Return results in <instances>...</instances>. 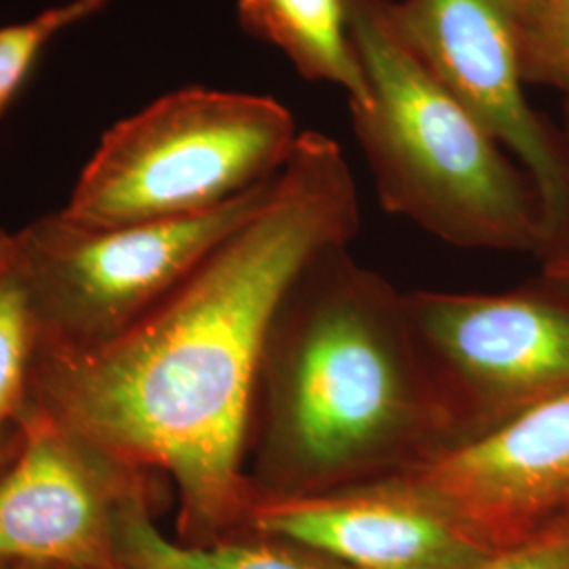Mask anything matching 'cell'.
Listing matches in <instances>:
<instances>
[{"label": "cell", "instance_id": "4fadbf2b", "mask_svg": "<svg viewBox=\"0 0 569 569\" xmlns=\"http://www.w3.org/2000/svg\"><path fill=\"white\" fill-rule=\"evenodd\" d=\"M39 317L13 232L0 230V425L20 422L30 409Z\"/></svg>", "mask_w": 569, "mask_h": 569}, {"label": "cell", "instance_id": "8fae6325", "mask_svg": "<svg viewBox=\"0 0 569 569\" xmlns=\"http://www.w3.org/2000/svg\"><path fill=\"white\" fill-rule=\"evenodd\" d=\"M150 477L129 489L114 510L112 545L119 569H350L321 552L258 533L211 545L169 540L152 521Z\"/></svg>", "mask_w": 569, "mask_h": 569}, {"label": "cell", "instance_id": "e0dca14e", "mask_svg": "<svg viewBox=\"0 0 569 569\" xmlns=\"http://www.w3.org/2000/svg\"><path fill=\"white\" fill-rule=\"evenodd\" d=\"M542 281L569 293V239L542 258Z\"/></svg>", "mask_w": 569, "mask_h": 569}, {"label": "cell", "instance_id": "ba28073f", "mask_svg": "<svg viewBox=\"0 0 569 569\" xmlns=\"http://www.w3.org/2000/svg\"><path fill=\"white\" fill-rule=\"evenodd\" d=\"M491 550L569 517V395L432 456L403 475Z\"/></svg>", "mask_w": 569, "mask_h": 569}, {"label": "cell", "instance_id": "7a4b0ae2", "mask_svg": "<svg viewBox=\"0 0 569 569\" xmlns=\"http://www.w3.org/2000/svg\"><path fill=\"white\" fill-rule=\"evenodd\" d=\"M251 437L256 493L302 496L403 475L465 428L406 293L340 247L274 319Z\"/></svg>", "mask_w": 569, "mask_h": 569}, {"label": "cell", "instance_id": "7402d4cb", "mask_svg": "<svg viewBox=\"0 0 569 569\" xmlns=\"http://www.w3.org/2000/svg\"><path fill=\"white\" fill-rule=\"evenodd\" d=\"M568 519H569V517H568ZM563 521H566V519H563Z\"/></svg>", "mask_w": 569, "mask_h": 569}, {"label": "cell", "instance_id": "2e32d148", "mask_svg": "<svg viewBox=\"0 0 569 569\" xmlns=\"http://www.w3.org/2000/svg\"><path fill=\"white\" fill-rule=\"evenodd\" d=\"M475 569H569V519L496 550Z\"/></svg>", "mask_w": 569, "mask_h": 569}, {"label": "cell", "instance_id": "30bf717a", "mask_svg": "<svg viewBox=\"0 0 569 569\" xmlns=\"http://www.w3.org/2000/svg\"><path fill=\"white\" fill-rule=\"evenodd\" d=\"M247 529L350 569H475L496 552L401 477L302 496H258Z\"/></svg>", "mask_w": 569, "mask_h": 569}, {"label": "cell", "instance_id": "7c38bea8", "mask_svg": "<svg viewBox=\"0 0 569 569\" xmlns=\"http://www.w3.org/2000/svg\"><path fill=\"white\" fill-rule=\"evenodd\" d=\"M237 18L249 37L279 49L306 81L342 87L350 106L369 102L346 0H237Z\"/></svg>", "mask_w": 569, "mask_h": 569}, {"label": "cell", "instance_id": "6da1fadb", "mask_svg": "<svg viewBox=\"0 0 569 569\" xmlns=\"http://www.w3.org/2000/svg\"><path fill=\"white\" fill-rule=\"evenodd\" d=\"M359 224L342 148L300 133L266 203L159 305L102 345L37 350L30 407L117 467L167 475L182 542L234 538L258 498L244 456L270 329Z\"/></svg>", "mask_w": 569, "mask_h": 569}, {"label": "cell", "instance_id": "3957f363", "mask_svg": "<svg viewBox=\"0 0 569 569\" xmlns=\"http://www.w3.org/2000/svg\"><path fill=\"white\" fill-rule=\"evenodd\" d=\"M346 13L369 84L350 119L385 211L453 247L542 260L557 239L528 171L416 60L388 0Z\"/></svg>", "mask_w": 569, "mask_h": 569}, {"label": "cell", "instance_id": "d6986e66", "mask_svg": "<svg viewBox=\"0 0 569 569\" xmlns=\"http://www.w3.org/2000/svg\"><path fill=\"white\" fill-rule=\"evenodd\" d=\"M507 11L510 13V18L515 20V26H521L523 21H528L538 4V0H500Z\"/></svg>", "mask_w": 569, "mask_h": 569}, {"label": "cell", "instance_id": "ffe728a7", "mask_svg": "<svg viewBox=\"0 0 569 569\" xmlns=\"http://www.w3.org/2000/svg\"><path fill=\"white\" fill-rule=\"evenodd\" d=\"M0 569H61V568H56V566H42V563H16V566H11V568H0Z\"/></svg>", "mask_w": 569, "mask_h": 569}, {"label": "cell", "instance_id": "5b68a950", "mask_svg": "<svg viewBox=\"0 0 569 569\" xmlns=\"http://www.w3.org/2000/svg\"><path fill=\"white\" fill-rule=\"evenodd\" d=\"M274 180L173 220L89 226L58 211L13 232L39 317V348L102 345L136 323L266 203Z\"/></svg>", "mask_w": 569, "mask_h": 569}, {"label": "cell", "instance_id": "5bb4252c", "mask_svg": "<svg viewBox=\"0 0 569 569\" xmlns=\"http://www.w3.org/2000/svg\"><path fill=\"white\" fill-rule=\"evenodd\" d=\"M110 2L112 0H68L44 9L32 20L0 28V121L20 98L21 89L49 42L68 28L102 13Z\"/></svg>", "mask_w": 569, "mask_h": 569}, {"label": "cell", "instance_id": "8992f818", "mask_svg": "<svg viewBox=\"0 0 569 569\" xmlns=\"http://www.w3.org/2000/svg\"><path fill=\"white\" fill-rule=\"evenodd\" d=\"M407 308L458 407L465 441L569 395V293L409 291Z\"/></svg>", "mask_w": 569, "mask_h": 569}, {"label": "cell", "instance_id": "9c48e42d", "mask_svg": "<svg viewBox=\"0 0 569 569\" xmlns=\"http://www.w3.org/2000/svg\"><path fill=\"white\" fill-rule=\"evenodd\" d=\"M21 422L26 443L0 477V561L119 569L114 510L146 472L117 467L32 407Z\"/></svg>", "mask_w": 569, "mask_h": 569}, {"label": "cell", "instance_id": "52a82bcc", "mask_svg": "<svg viewBox=\"0 0 569 569\" xmlns=\"http://www.w3.org/2000/svg\"><path fill=\"white\" fill-rule=\"evenodd\" d=\"M388 11L428 74L528 171L557 244L568 241V148L563 133L528 103L507 7L500 0H388Z\"/></svg>", "mask_w": 569, "mask_h": 569}, {"label": "cell", "instance_id": "44dd1931", "mask_svg": "<svg viewBox=\"0 0 569 569\" xmlns=\"http://www.w3.org/2000/svg\"><path fill=\"white\" fill-rule=\"evenodd\" d=\"M563 114H566V127H563V142H566V148H568L569 157V102H563Z\"/></svg>", "mask_w": 569, "mask_h": 569}, {"label": "cell", "instance_id": "ac0fdd59", "mask_svg": "<svg viewBox=\"0 0 569 569\" xmlns=\"http://www.w3.org/2000/svg\"><path fill=\"white\" fill-rule=\"evenodd\" d=\"M23 443H26V428L21 420L0 425V477L16 465Z\"/></svg>", "mask_w": 569, "mask_h": 569}, {"label": "cell", "instance_id": "277c9868", "mask_svg": "<svg viewBox=\"0 0 569 569\" xmlns=\"http://www.w3.org/2000/svg\"><path fill=\"white\" fill-rule=\"evenodd\" d=\"M298 136L274 98L186 87L103 133L61 213L89 226L203 213L274 180Z\"/></svg>", "mask_w": 569, "mask_h": 569}, {"label": "cell", "instance_id": "9a60e30c", "mask_svg": "<svg viewBox=\"0 0 569 569\" xmlns=\"http://www.w3.org/2000/svg\"><path fill=\"white\" fill-rule=\"evenodd\" d=\"M517 47L526 84L555 89L569 102V0H538L517 26Z\"/></svg>", "mask_w": 569, "mask_h": 569}]
</instances>
